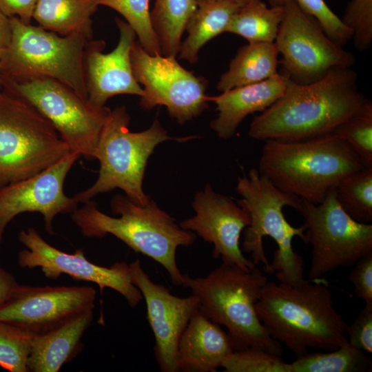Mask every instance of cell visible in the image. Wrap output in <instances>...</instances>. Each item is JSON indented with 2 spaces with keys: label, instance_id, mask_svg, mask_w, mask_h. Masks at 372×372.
<instances>
[{
  "label": "cell",
  "instance_id": "9",
  "mask_svg": "<svg viewBox=\"0 0 372 372\" xmlns=\"http://www.w3.org/2000/svg\"><path fill=\"white\" fill-rule=\"evenodd\" d=\"M70 152L33 106L0 91V187L41 172Z\"/></svg>",
  "mask_w": 372,
  "mask_h": 372
},
{
  "label": "cell",
  "instance_id": "22",
  "mask_svg": "<svg viewBox=\"0 0 372 372\" xmlns=\"http://www.w3.org/2000/svg\"><path fill=\"white\" fill-rule=\"evenodd\" d=\"M93 310L79 313L34 335L27 361L28 371L57 372L82 349L81 338L93 319Z\"/></svg>",
  "mask_w": 372,
  "mask_h": 372
},
{
  "label": "cell",
  "instance_id": "1",
  "mask_svg": "<svg viewBox=\"0 0 372 372\" xmlns=\"http://www.w3.org/2000/svg\"><path fill=\"white\" fill-rule=\"evenodd\" d=\"M286 79L283 94L251 121V138L291 142L325 135L369 101L358 91L351 68H333L309 84Z\"/></svg>",
  "mask_w": 372,
  "mask_h": 372
},
{
  "label": "cell",
  "instance_id": "23",
  "mask_svg": "<svg viewBox=\"0 0 372 372\" xmlns=\"http://www.w3.org/2000/svg\"><path fill=\"white\" fill-rule=\"evenodd\" d=\"M197 8L189 19L182 41L179 58L195 64L200 49L210 40L225 32L232 17L242 7L230 0H196Z\"/></svg>",
  "mask_w": 372,
  "mask_h": 372
},
{
  "label": "cell",
  "instance_id": "24",
  "mask_svg": "<svg viewBox=\"0 0 372 372\" xmlns=\"http://www.w3.org/2000/svg\"><path fill=\"white\" fill-rule=\"evenodd\" d=\"M279 52L274 42H249L240 47L216 85L223 92L265 81L277 74Z\"/></svg>",
  "mask_w": 372,
  "mask_h": 372
},
{
  "label": "cell",
  "instance_id": "27",
  "mask_svg": "<svg viewBox=\"0 0 372 372\" xmlns=\"http://www.w3.org/2000/svg\"><path fill=\"white\" fill-rule=\"evenodd\" d=\"M283 6L268 7L262 0L251 1L232 17L225 32L249 42H274L282 20Z\"/></svg>",
  "mask_w": 372,
  "mask_h": 372
},
{
  "label": "cell",
  "instance_id": "5",
  "mask_svg": "<svg viewBox=\"0 0 372 372\" xmlns=\"http://www.w3.org/2000/svg\"><path fill=\"white\" fill-rule=\"evenodd\" d=\"M110 206L119 217L107 215L90 200L77 207L71 218L84 236H114L135 252L156 261L167 271L174 285L182 286L183 273L176 262V250L180 246L192 245L196 234L183 229L151 198L145 205H141L117 194L112 198Z\"/></svg>",
  "mask_w": 372,
  "mask_h": 372
},
{
  "label": "cell",
  "instance_id": "4",
  "mask_svg": "<svg viewBox=\"0 0 372 372\" xmlns=\"http://www.w3.org/2000/svg\"><path fill=\"white\" fill-rule=\"evenodd\" d=\"M265 142L260 174L280 190L313 204L322 203L344 177L365 167L350 146L332 133Z\"/></svg>",
  "mask_w": 372,
  "mask_h": 372
},
{
  "label": "cell",
  "instance_id": "11",
  "mask_svg": "<svg viewBox=\"0 0 372 372\" xmlns=\"http://www.w3.org/2000/svg\"><path fill=\"white\" fill-rule=\"evenodd\" d=\"M296 211L304 219L305 243L311 246L310 280L353 267L372 253V225L351 218L339 205L335 189L319 204L301 199Z\"/></svg>",
  "mask_w": 372,
  "mask_h": 372
},
{
  "label": "cell",
  "instance_id": "19",
  "mask_svg": "<svg viewBox=\"0 0 372 372\" xmlns=\"http://www.w3.org/2000/svg\"><path fill=\"white\" fill-rule=\"evenodd\" d=\"M119 39L110 52H103L104 41H89L85 58V76L87 99L97 106L118 94H134L142 97L143 88L136 81L131 63L130 53L135 43L136 33L132 27L118 18L115 19Z\"/></svg>",
  "mask_w": 372,
  "mask_h": 372
},
{
  "label": "cell",
  "instance_id": "10",
  "mask_svg": "<svg viewBox=\"0 0 372 372\" xmlns=\"http://www.w3.org/2000/svg\"><path fill=\"white\" fill-rule=\"evenodd\" d=\"M1 88L33 106L51 123L72 152L94 158L110 108L95 105L69 87L48 78L21 81L1 78Z\"/></svg>",
  "mask_w": 372,
  "mask_h": 372
},
{
  "label": "cell",
  "instance_id": "37",
  "mask_svg": "<svg viewBox=\"0 0 372 372\" xmlns=\"http://www.w3.org/2000/svg\"><path fill=\"white\" fill-rule=\"evenodd\" d=\"M353 267L349 279L355 295L365 304L372 303V253L361 258Z\"/></svg>",
  "mask_w": 372,
  "mask_h": 372
},
{
  "label": "cell",
  "instance_id": "33",
  "mask_svg": "<svg viewBox=\"0 0 372 372\" xmlns=\"http://www.w3.org/2000/svg\"><path fill=\"white\" fill-rule=\"evenodd\" d=\"M221 367L227 372H292L291 363L280 355L253 348L234 351Z\"/></svg>",
  "mask_w": 372,
  "mask_h": 372
},
{
  "label": "cell",
  "instance_id": "18",
  "mask_svg": "<svg viewBox=\"0 0 372 372\" xmlns=\"http://www.w3.org/2000/svg\"><path fill=\"white\" fill-rule=\"evenodd\" d=\"M195 215L183 220L180 226L212 244V256L222 262L247 269L256 265L247 258L240 247L242 231L249 225L247 211L227 196L216 192L209 184L194 196Z\"/></svg>",
  "mask_w": 372,
  "mask_h": 372
},
{
  "label": "cell",
  "instance_id": "29",
  "mask_svg": "<svg viewBox=\"0 0 372 372\" xmlns=\"http://www.w3.org/2000/svg\"><path fill=\"white\" fill-rule=\"evenodd\" d=\"M336 199L354 220L372 222V167H365L344 177L335 188Z\"/></svg>",
  "mask_w": 372,
  "mask_h": 372
},
{
  "label": "cell",
  "instance_id": "2",
  "mask_svg": "<svg viewBox=\"0 0 372 372\" xmlns=\"http://www.w3.org/2000/svg\"><path fill=\"white\" fill-rule=\"evenodd\" d=\"M256 311L268 334L296 357L309 348L331 351L349 342V324L335 309L324 278L298 285L268 281Z\"/></svg>",
  "mask_w": 372,
  "mask_h": 372
},
{
  "label": "cell",
  "instance_id": "28",
  "mask_svg": "<svg viewBox=\"0 0 372 372\" xmlns=\"http://www.w3.org/2000/svg\"><path fill=\"white\" fill-rule=\"evenodd\" d=\"M307 353L291 363L292 372H369L371 358L349 342L335 350Z\"/></svg>",
  "mask_w": 372,
  "mask_h": 372
},
{
  "label": "cell",
  "instance_id": "25",
  "mask_svg": "<svg viewBox=\"0 0 372 372\" xmlns=\"http://www.w3.org/2000/svg\"><path fill=\"white\" fill-rule=\"evenodd\" d=\"M96 0H37L33 19L43 28L62 36L81 34L92 38V17Z\"/></svg>",
  "mask_w": 372,
  "mask_h": 372
},
{
  "label": "cell",
  "instance_id": "38",
  "mask_svg": "<svg viewBox=\"0 0 372 372\" xmlns=\"http://www.w3.org/2000/svg\"><path fill=\"white\" fill-rule=\"evenodd\" d=\"M37 0H0V11L6 17H17L30 23Z\"/></svg>",
  "mask_w": 372,
  "mask_h": 372
},
{
  "label": "cell",
  "instance_id": "12",
  "mask_svg": "<svg viewBox=\"0 0 372 372\" xmlns=\"http://www.w3.org/2000/svg\"><path fill=\"white\" fill-rule=\"evenodd\" d=\"M283 17L274 41L282 73L298 84L320 80L336 68H351L354 55L332 41L317 20L295 0H285Z\"/></svg>",
  "mask_w": 372,
  "mask_h": 372
},
{
  "label": "cell",
  "instance_id": "3",
  "mask_svg": "<svg viewBox=\"0 0 372 372\" xmlns=\"http://www.w3.org/2000/svg\"><path fill=\"white\" fill-rule=\"evenodd\" d=\"M237 203L249 214L250 223L244 229L242 249L250 254L254 265L263 264L264 271L276 273L280 282L298 285L304 278V260L293 250L295 236L305 242V226H292L285 218L282 209L296 210L301 198L285 193L251 168L247 175L238 178Z\"/></svg>",
  "mask_w": 372,
  "mask_h": 372
},
{
  "label": "cell",
  "instance_id": "14",
  "mask_svg": "<svg viewBox=\"0 0 372 372\" xmlns=\"http://www.w3.org/2000/svg\"><path fill=\"white\" fill-rule=\"evenodd\" d=\"M19 242L25 247L18 254L17 262L21 268L40 267L44 276L56 279L62 273L75 280L96 284L102 294L106 287L121 294L129 306L135 307L143 299L139 289L132 283L129 264L118 262L110 267L91 262L82 249L65 253L48 243L33 227L21 230Z\"/></svg>",
  "mask_w": 372,
  "mask_h": 372
},
{
  "label": "cell",
  "instance_id": "16",
  "mask_svg": "<svg viewBox=\"0 0 372 372\" xmlns=\"http://www.w3.org/2000/svg\"><path fill=\"white\" fill-rule=\"evenodd\" d=\"M129 266L132 282L145 301L159 369L162 372H177L178 342L191 318L199 310V300L194 294L187 297L174 296L165 285L153 282L138 259Z\"/></svg>",
  "mask_w": 372,
  "mask_h": 372
},
{
  "label": "cell",
  "instance_id": "30",
  "mask_svg": "<svg viewBox=\"0 0 372 372\" xmlns=\"http://www.w3.org/2000/svg\"><path fill=\"white\" fill-rule=\"evenodd\" d=\"M331 133L344 140L365 167H372V103L370 101Z\"/></svg>",
  "mask_w": 372,
  "mask_h": 372
},
{
  "label": "cell",
  "instance_id": "40",
  "mask_svg": "<svg viewBox=\"0 0 372 372\" xmlns=\"http://www.w3.org/2000/svg\"><path fill=\"white\" fill-rule=\"evenodd\" d=\"M12 37L10 18L0 11V57L8 47Z\"/></svg>",
  "mask_w": 372,
  "mask_h": 372
},
{
  "label": "cell",
  "instance_id": "13",
  "mask_svg": "<svg viewBox=\"0 0 372 372\" xmlns=\"http://www.w3.org/2000/svg\"><path fill=\"white\" fill-rule=\"evenodd\" d=\"M130 59L134 77L143 85L142 108L165 105L169 114L183 125L209 107L207 80L185 69L175 57L150 54L135 41Z\"/></svg>",
  "mask_w": 372,
  "mask_h": 372
},
{
  "label": "cell",
  "instance_id": "42",
  "mask_svg": "<svg viewBox=\"0 0 372 372\" xmlns=\"http://www.w3.org/2000/svg\"><path fill=\"white\" fill-rule=\"evenodd\" d=\"M0 88H1V67H0Z\"/></svg>",
  "mask_w": 372,
  "mask_h": 372
},
{
  "label": "cell",
  "instance_id": "32",
  "mask_svg": "<svg viewBox=\"0 0 372 372\" xmlns=\"http://www.w3.org/2000/svg\"><path fill=\"white\" fill-rule=\"evenodd\" d=\"M34 333L0 320V366L10 372H28L27 361Z\"/></svg>",
  "mask_w": 372,
  "mask_h": 372
},
{
  "label": "cell",
  "instance_id": "26",
  "mask_svg": "<svg viewBox=\"0 0 372 372\" xmlns=\"http://www.w3.org/2000/svg\"><path fill=\"white\" fill-rule=\"evenodd\" d=\"M196 8V0H155L150 21L163 56L178 54L183 34Z\"/></svg>",
  "mask_w": 372,
  "mask_h": 372
},
{
  "label": "cell",
  "instance_id": "41",
  "mask_svg": "<svg viewBox=\"0 0 372 372\" xmlns=\"http://www.w3.org/2000/svg\"><path fill=\"white\" fill-rule=\"evenodd\" d=\"M230 1H234L237 3L238 4L240 5L241 6H243L251 1H254L256 0H230Z\"/></svg>",
  "mask_w": 372,
  "mask_h": 372
},
{
  "label": "cell",
  "instance_id": "21",
  "mask_svg": "<svg viewBox=\"0 0 372 372\" xmlns=\"http://www.w3.org/2000/svg\"><path fill=\"white\" fill-rule=\"evenodd\" d=\"M234 351L227 332L198 310L191 318L178 342V371H216Z\"/></svg>",
  "mask_w": 372,
  "mask_h": 372
},
{
  "label": "cell",
  "instance_id": "39",
  "mask_svg": "<svg viewBox=\"0 0 372 372\" xmlns=\"http://www.w3.org/2000/svg\"><path fill=\"white\" fill-rule=\"evenodd\" d=\"M19 286L14 276L0 267V307L12 297Z\"/></svg>",
  "mask_w": 372,
  "mask_h": 372
},
{
  "label": "cell",
  "instance_id": "17",
  "mask_svg": "<svg viewBox=\"0 0 372 372\" xmlns=\"http://www.w3.org/2000/svg\"><path fill=\"white\" fill-rule=\"evenodd\" d=\"M96 296V290L87 286L19 285L0 307V320L40 333L79 313L94 310Z\"/></svg>",
  "mask_w": 372,
  "mask_h": 372
},
{
  "label": "cell",
  "instance_id": "35",
  "mask_svg": "<svg viewBox=\"0 0 372 372\" xmlns=\"http://www.w3.org/2000/svg\"><path fill=\"white\" fill-rule=\"evenodd\" d=\"M342 21L352 32L355 48L360 52L369 50L372 43V0H351Z\"/></svg>",
  "mask_w": 372,
  "mask_h": 372
},
{
  "label": "cell",
  "instance_id": "8",
  "mask_svg": "<svg viewBox=\"0 0 372 372\" xmlns=\"http://www.w3.org/2000/svg\"><path fill=\"white\" fill-rule=\"evenodd\" d=\"M12 37L0 57L1 78L21 81L48 78L61 82L85 100V51L89 40L81 34L62 36L10 18Z\"/></svg>",
  "mask_w": 372,
  "mask_h": 372
},
{
  "label": "cell",
  "instance_id": "20",
  "mask_svg": "<svg viewBox=\"0 0 372 372\" xmlns=\"http://www.w3.org/2000/svg\"><path fill=\"white\" fill-rule=\"evenodd\" d=\"M286 86L285 76L278 73L265 81L209 96V101L216 105L218 112L210 123L211 128L220 138H231L248 115L270 107L283 94Z\"/></svg>",
  "mask_w": 372,
  "mask_h": 372
},
{
  "label": "cell",
  "instance_id": "15",
  "mask_svg": "<svg viewBox=\"0 0 372 372\" xmlns=\"http://www.w3.org/2000/svg\"><path fill=\"white\" fill-rule=\"evenodd\" d=\"M81 156L70 152L56 163L28 178L0 187V244L8 224L24 212L43 215L45 229L53 235V220L59 214H72L79 203L64 193L65 178Z\"/></svg>",
  "mask_w": 372,
  "mask_h": 372
},
{
  "label": "cell",
  "instance_id": "6",
  "mask_svg": "<svg viewBox=\"0 0 372 372\" xmlns=\"http://www.w3.org/2000/svg\"><path fill=\"white\" fill-rule=\"evenodd\" d=\"M267 282L256 267L247 269L222 262L203 277L183 274L182 287L198 297L202 313L227 328L234 351L253 348L281 356V344L268 334L256 311Z\"/></svg>",
  "mask_w": 372,
  "mask_h": 372
},
{
  "label": "cell",
  "instance_id": "31",
  "mask_svg": "<svg viewBox=\"0 0 372 372\" xmlns=\"http://www.w3.org/2000/svg\"><path fill=\"white\" fill-rule=\"evenodd\" d=\"M99 6L110 8L126 20L138 38L143 48L150 54H161L150 21L149 0H96Z\"/></svg>",
  "mask_w": 372,
  "mask_h": 372
},
{
  "label": "cell",
  "instance_id": "36",
  "mask_svg": "<svg viewBox=\"0 0 372 372\" xmlns=\"http://www.w3.org/2000/svg\"><path fill=\"white\" fill-rule=\"evenodd\" d=\"M349 343L368 353H372V303L365 304L357 318L349 325Z\"/></svg>",
  "mask_w": 372,
  "mask_h": 372
},
{
  "label": "cell",
  "instance_id": "7",
  "mask_svg": "<svg viewBox=\"0 0 372 372\" xmlns=\"http://www.w3.org/2000/svg\"><path fill=\"white\" fill-rule=\"evenodd\" d=\"M130 121L125 106L110 110L94 155L100 163L98 178L87 189L74 196L79 203L116 188L136 203L145 205L149 199L143 189L147 161L158 145L176 138L168 135L157 118L149 128L138 132L129 130Z\"/></svg>",
  "mask_w": 372,
  "mask_h": 372
},
{
  "label": "cell",
  "instance_id": "34",
  "mask_svg": "<svg viewBox=\"0 0 372 372\" xmlns=\"http://www.w3.org/2000/svg\"><path fill=\"white\" fill-rule=\"evenodd\" d=\"M307 13L313 17L327 36L343 46L352 37V32L327 6L324 0H295ZM270 6H282L285 0H268Z\"/></svg>",
  "mask_w": 372,
  "mask_h": 372
}]
</instances>
